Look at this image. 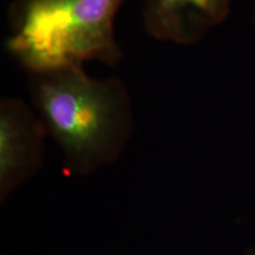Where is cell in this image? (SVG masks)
<instances>
[{
  "instance_id": "5b68a950",
  "label": "cell",
  "mask_w": 255,
  "mask_h": 255,
  "mask_svg": "<svg viewBox=\"0 0 255 255\" xmlns=\"http://www.w3.org/2000/svg\"><path fill=\"white\" fill-rule=\"evenodd\" d=\"M253 23L255 27V0H253Z\"/></svg>"
},
{
  "instance_id": "7a4b0ae2",
  "label": "cell",
  "mask_w": 255,
  "mask_h": 255,
  "mask_svg": "<svg viewBox=\"0 0 255 255\" xmlns=\"http://www.w3.org/2000/svg\"><path fill=\"white\" fill-rule=\"evenodd\" d=\"M126 0H13L5 49L27 75L119 65L123 51L116 18Z\"/></svg>"
},
{
  "instance_id": "277c9868",
  "label": "cell",
  "mask_w": 255,
  "mask_h": 255,
  "mask_svg": "<svg viewBox=\"0 0 255 255\" xmlns=\"http://www.w3.org/2000/svg\"><path fill=\"white\" fill-rule=\"evenodd\" d=\"M45 128L24 102L4 97L0 102V180L7 191L39 163Z\"/></svg>"
},
{
  "instance_id": "6da1fadb",
  "label": "cell",
  "mask_w": 255,
  "mask_h": 255,
  "mask_svg": "<svg viewBox=\"0 0 255 255\" xmlns=\"http://www.w3.org/2000/svg\"><path fill=\"white\" fill-rule=\"evenodd\" d=\"M39 119L70 167L84 170L109 161L131 129L128 88L119 76L95 78L84 66L30 73Z\"/></svg>"
},
{
  "instance_id": "3957f363",
  "label": "cell",
  "mask_w": 255,
  "mask_h": 255,
  "mask_svg": "<svg viewBox=\"0 0 255 255\" xmlns=\"http://www.w3.org/2000/svg\"><path fill=\"white\" fill-rule=\"evenodd\" d=\"M235 0H142L145 33L162 43L191 46L227 20Z\"/></svg>"
}]
</instances>
